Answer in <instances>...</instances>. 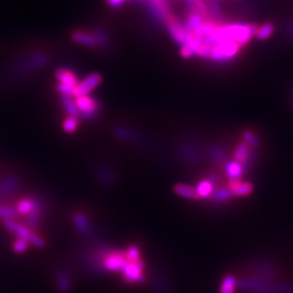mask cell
<instances>
[{"label":"cell","instance_id":"cell-24","mask_svg":"<svg viewBox=\"0 0 293 293\" xmlns=\"http://www.w3.org/2000/svg\"><path fill=\"white\" fill-rule=\"evenodd\" d=\"M27 248H28V242L26 240H24V239L18 238L13 243V250L16 253H23V252H25L27 250Z\"/></svg>","mask_w":293,"mask_h":293},{"label":"cell","instance_id":"cell-4","mask_svg":"<svg viewBox=\"0 0 293 293\" xmlns=\"http://www.w3.org/2000/svg\"><path fill=\"white\" fill-rule=\"evenodd\" d=\"M144 263L143 261H136V262H128L126 266L123 269L122 274L126 282L129 283H140L144 281Z\"/></svg>","mask_w":293,"mask_h":293},{"label":"cell","instance_id":"cell-16","mask_svg":"<svg viewBox=\"0 0 293 293\" xmlns=\"http://www.w3.org/2000/svg\"><path fill=\"white\" fill-rule=\"evenodd\" d=\"M213 183L211 181H204L197 186V194L201 198H207L213 193Z\"/></svg>","mask_w":293,"mask_h":293},{"label":"cell","instance_id":"cell-18","mask_svg":"<svg viewBox=\"0 0 293 293\" xmlns=\"http://www.w3.org/2000/svg\"><path fill=\"white\" fill-rule=\"evenodd\" d=\"M18 215L16 209L7 205H0V220H13Z\"/></svg>","mask_w":293,"mask_h":293},{"label":"cell","instance_id":"cell-26","mask_svg":"<svg viewBox=\"0 0 293 293\" xmlns=\"http://www.w3.org/2000/svg\"><path fill=\"white\" fill-rule=\"evenodd\" d=\"M56 281H58V287L61 291H68L71 287L70 280L65 275H60L58 279H56Z\"/></svg>","mask_w":293,"mask_h":293},{"label":"cell","instance_id":"cell-20","mask_svg":"<svg viewBox=\"0 0 293 293\" xmlns=\"http://www.w3.org/2000/svg\"><path fill=\"white\" fill-rule=\"evenodd\" d=\"M232 196L229 189H225V188H221L219 190H216L215 192H213L211 194L212 200L214 201H225L227 199H229V197Z\"/></svg>","mask_w":293,"mask_h":293},{"label":"cell","instance_id":"cell-7","mask_svg":"<svg viewBox=\"0 0 293 293\" xmlns=\"http://www.w3.org/2000/svg\"><path fill=\"white\" fill-rule=\"evenodd\" d=\"M55 77L59 81V84L67 85V86L75 87L79 84L76 75L68 69H59L55 72Z\"/></svg>","mask_w":293,"mask_h":293},{"label":"cell","instance_id":"cell-14","mask_svg":"<svg viewBox=\"0 0 293 293\" xmlns=\"http://www.w3.org/2000/svg\"><path fill=\"white\" fill-rule=\"evenodd\" d=\"M235 158L237 162H239L240 164L242 163H247L250 158V151H249V146L244 143L239 144V146L237 147V150L235 152Z\"/></svg>","mask_w":293,"mask_h":293},{"label":"cell","instance_id":"cell-19","mask_svg":"<svg viewBox=\"0 0 293 293\" xmlns=\"http://www.w3.org/2000/svg\"><path fill=\"white\" fill-rule=\"evenodd\" d=\"M41 213H42V209H41V205H40L34 212H32L31 214H28V217H27V220H26L27 228H30V229L31 228H35V227L37 226V224H38Z\"/></svg>","mask_w":293,"mask_h":293},{"label":"cell","instance_id":"cell-6","mask_svg":"<svg viewBox=\"0 0 293 293\" xmlns=\"http://www.w3.org/2000/svg\"><path fill=\"white\" fill-rule=\"evenodd\" d=\"M128 263L125 254L122 252H114L109 254L108 257L105 259V263L103 265L105 267L110 270V271H120L122 272L124 267L126 266V264Z\"/></svg>","mask_w":293,"mask_h":293},{"label":"cell","instance_id":"cell-11","mask_svg":"<svg viewBox=\"0 0 293 293\" xmlns=\"http://www.w3.org/2000/svg\"><path fill=\"white\" fill-rule=\"evenodd\" d=\"M226 173L230 178V181H238L243 173V167L237 161H231L226 165Z\"/></svg>","mask_w":293,"mask_h":293},{"label":"cell","instance_id":"cell-3","mask_svg":"<svg viewBox=\"0 0 293 293\" xmlns=\"http://www.w3.org/2000/svg\"><path fill=\"white\" fill-rule=\"evenodd\" d=\"M76 107L79 109V112L81 113V115L84 119H93L98 115V102L94 100L93 98L89 96H82L77 97L76 101Z\"/></svg>","mask_w":293,"mask_h":293},{"label":"cell","instance_id":"cell-28","mask_svg":"<svg viewBox=\"0 0 293 293\" xmlns=\"http://www.w3.org/2000/svg\"><path fill=\"white\" fill-rule=\"evenodd\" d=\"M129 0H107V4L111 7V8H120L124 4H126Z\"/></svg>","mask_w":293,"mask_h":293},{"label":"cell","instance_id":"cell-13","mask_svg":"<svg viewBox=\"0 0 293 293\" xmlns=\"http://www.w3.org/2000/svg\"><path fill=\"white\" fill-rule=\"evenodd\" d=\"M174 191L178 196L186 198V199H197V198H199L197 194L196 189L188 185H177L174 188Z\"/></svg>","mask_w":293,"mask_h":293},{"label":"cell","instance_id":"cell-17","mask_svg":"<svg viewBox=\"0 0 293 293\" xmlns=\"http://www.w3.org/2000/svg\"><path fill=\"white\" fill-rule=\"evenodd\" d=\"M274 26L269 23L263 24L262 26L257 27V32H255V37L259 40H266L272 34Z\"/></svg>","mask_w":293,"mask_h":293},{"label":"cell","instance_id":"cell-21","mask_svg":"<svg viewBox=\"0 0 293 293\" xmlns=\"http://www.w3.org/2000/svg\"><path fill=\"white\" fill-rule=\"evenodd\" d=\"M79 126V119L69 116L63 123V129L67 131V133H73V131L76 130Z\"/></svg>","mask_w":293,"mask_h":293},{"label":"cell","instance_id":"cell-10","mask_svg":"<svg viewBox=\"0 0 293 293\" xmlns=\"http://www.w3.org/2000/svg\"><path fill=\"white\" fill-rule=\"evenodd\" d=\"M41 204L37 202L34 199H30V198H26V199L21 200L20 202L17 203L16 205V211L17 213L20 214H31L32 212H34L37 207H38Z\"/></svg>","mask_w":293,"mask_h":293},{"label":"cell","instance_id":"cell-12","mask_svg":"<svg viewBox=\"0 0 293 293\" xmlns=\"http://www.w3.org/2000/svg\"><path fill=\"white\" fill-rule=\"evenodd\" d=\"M237 286H238L237 279H236L232 275H227L222 281L220 293H236Z\"/></svg>","mask_w":293,"mask_h":293},{"label":"cell","instance_id":"cell-23","mask_svg":"<svg viewBox=\"0 0 293 293\" xmlns=\"http://www.w3.org/2000/svg\"><path fill=\"white\" fill-rule=\"evenodd\" d=\"M74 222H75V225L77 226V228H79L80 230H82V231H88V228H89L88 222H87V220L85 219V217H84L82 214L75 215Z\"/></svg>","mask_w":293,"mask_h":293},{"label":"cell","instance_id":"cell-27","mask_svg":"<svg viewBox=\"0 0 293 293\" xmlns=\"http://www.w3.org/2000/svg\"><path fill=\"white\" fill-rule=\"evenodd\" d=\"M74 89L75 87L67 86V85H62V84H59L58 86H56V90L62 93L63 96H69V97L74 96Z\"/></svg>","mask_w":293,"mask_h":293},{"label":"cell","instance_id":"cell-2","mask_svg":"<svg viewBox=\"0 0 293 293\" xmlns=\"http://www.w3.org/2000/svg\"><path fill=\"white\" fill-rule=\"evenodd\" d=\"M72 40L77 44L89 46V47H97L107 44V36L102 32L97 33H88V32H75L72 35Z\"/></svg>","mask_w":293,"mask_h":293},{"label":"cell","instance_id":"cell-25","mask_svg":"<svg viewBox=\"0 0 293 293\" xmlns=\"http://www.w3.org/2000/svg\"><path fill=\"white\" fill-rule=\"evenodd\" d=\"M243 139H244V143L248 146L251 145L253 147H257L259 145L258 137L255 136L253 133H251V131H245V133L243 134Z\"/></svg>","mask_w":293,"mask_h":293},{"label":"cell","instance_id":"cell-5","mask_svg":"<svg viewBox=\"0 0 293 293\" xmlns=\"http://www.w3.org/2000/svg\"><path fill=\"white\" fill-rule=\"evenodd\" d=\"M101 83V76L98 73H92L85 77L82 82L75 86L74 89V96L82 97V96H88L94 88H97Z\"/></svg>","mask_w":293,"mask_h":293},{"label":"cell","instance_id":"cell-9","mask_svg":"<svg viewBox=\"0 0 293 293\" xmlns=\"http://www.w3.org/2000/svg\"><path fill=\"white\" fill-rule=\"evenodd\" d=\"M230 192L232 196H248L252 192L253 186L250 183H241L238 181H230Z\"/></svg>","mask_w":293,"mask_h":293},{"label":"cell","instance_id":"cell-8","mask_svg":"<svg viewBox=\"0 0 293 293\" xmlns=\"http://www.w3.org/2000/svg\"><path fill=\"white\" fill-rule=\"evenodd\" d=\"M18 186V179L12 175L0 179V198L11 193Z\"/></svg>","mask_w":293,"mask_h":293},{"label":"cell","instance_id":"cell-1","mask_svg":"<svg viewBox=\"0 0 293 293\" xmlns=\"http://www.w3.org/2000/svg\"><path fill=\"white\" fill-rule=\"evenodd\" d=\"M4 225L8 230H10L14 235H16L18 238L26 240L28 243H32L38 248H43L45 245V241L40 237V236L34 233L30 228H27L26 226L18 224L13 220L5 221Z\"/></svg>","mask_w":293,"mask_h":293},{"label":"cell","instance_id":"cell-15","mask_svg":"<svg viewBox=\"0 0 293 293\" xmlns=\"http://www.w3.org/2000/svg\"><path fill=\"white\" fill-rule=\"evenodd\" d=\"M61 100H62V105H63L65 111H67V113L69 114V116L77 118L80 114V112H79V109L76 107V103H75V101H73L71 99V97H69V96H62Z\"/></svg>","mask_w":293,"mask_h":293},{"label":"cell","instance_id":"cell-22","mask_svg":"<svg viewBox=\"0 0 293 293\" xmlns=\"http://www.w3.org/2000/svg\"><path fill=\"white\" fill-rule=\"evenodd\" d=\"M125 257L127 259L128 262H136L140 260V251L139 249L136 247V245H131V247L128 248V250L126 251Z\"/></svg>","mask_w":293,"mask_h":293}]
</instances>
